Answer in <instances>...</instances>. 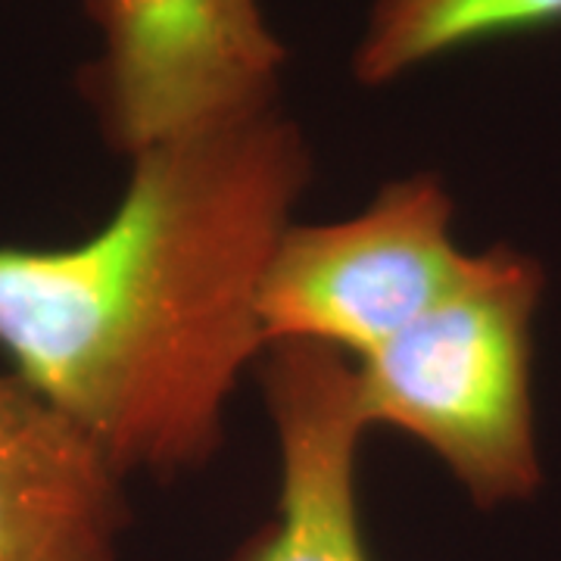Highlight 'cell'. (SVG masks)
Here are the masks:
<instances>
[{
    "mask_svg": "<svg viewBox=\"0 0 561 561\" xmlns=\"http://www.w3.org/2000/svg\"><path fill=\"white\" fill-rule=\"evenodd\" d=\"M312 150L280 103L128 157L110 219L66 247H0V353L119 468L216 456L268 343L260 294Z\"/></svg>",
    "mask_w": 561,
    "mask_h": 561,
    "instance_id": "cell-1",
    "label": "cell"
},
{
    "mask_svg": "<svg viewBox=\"0 0 561 561\" xmlns=\"http://www.w3.org/2000/svg\"><path fill=\"white\" fill-rule=\"evenodd\" d=\"M546 275L530 253H468L456 287L356 362L359 412L431 449L471 500L522 502L542 483L534 424V316Z\"/></svg>",
    "mask_w": 561,
    "mask_h": 561,
    "instance_id": "cell-2",
    "label": "cell"
},
{
    "mask_svg": "<svg viewBox=\"0 0 561 561\" xmlns=\"http://www.w3.org/2000/svg\"><path fill=\"white\" fill-rule=\"evenodd\" d=\"M453 221L449 191L421 172L387 181L353 216L294 221L262 278L268 350L321 346L350 362L378 353L461 278L468 250Z\"/></svg>",
    "mask_w": 561,
    "mask_h": 561,
    "instance_id": "cell-3",
    "label": "cell"
},
{
    "mask_svg": "<svg viewBox=\"0 0 561 561\" xmlns=\"http://www.w3.org/2000/svg\"><path fill=\"white\" fill-rule=\"evenodd\" d=\"M98 57L81 84L125 160L278 101L287 50L260 0H84Z\"/></svg>",
    "mask_w": 561,
    "mask_h": 561,
    "instance_id": "cell-4",
    "label": "cell"
},
{
    "mask_svg": "<svg viewBox=\"0 0 561 561\" xmlns=\"http://www.w3.org/2000/svg\"><path fill=\"white\" fill-rule=\"evenodd\" d=\"M262 397L280 461L278 518L250 561H368L356 465L368 424L356 362L321 346H272Z\"/></svg>",
    "mask_w": 561,
    "mask_h": 561,
    "instance_id": "cell-5",
    "label": "cell"
},
{
    "mask_svg": "<svg viewBox=\"0 0 561 561\" xmlns=\"http://www.w3.org/2000/svg\"><path fill=\"white\" fill-rule=\"evenodd\" d=\"M125 481L76 421L0 371V561H116Z\"/></svg>",
    "mask_w": 561,
    "mask_h": 561,
    "instance_id": "cell-6",
    "label": "cell"
},
{
    "mask_svg": "<svg viewBox=\"0 0 561 561\" xmlns=\"http://www.w3.org/2000/svg\"><path fill=\"white\" fill-rule=\"evenodd\" d=\"M561 22V0H371L353 47V79L381 88L481 41Z\"/></svg>",
    "mask_w": 561,
    "mask_h": 561,
    "instance_id": "cell-7",
    "label": "cell"
}]
</instances>
